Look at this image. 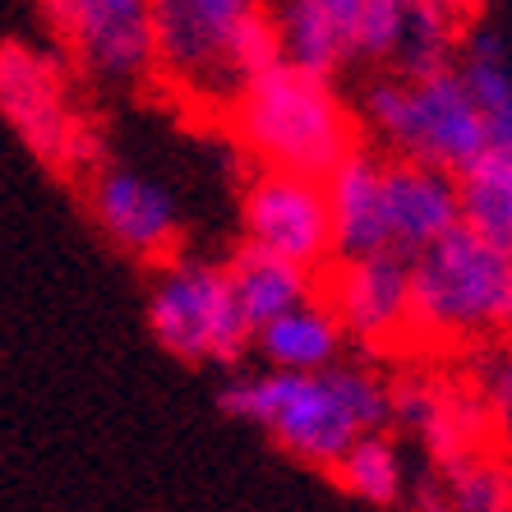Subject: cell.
I'll return each instance as SVG.
<instances>
[{"instance_id":"obj_1","label":"cell","mask_w":512,"mask_h":512,"mask_svg":"<svg viewBox=\"0 0 512 512\" xmlns=\"http://www.w3.org/2000/svg\"><path fill=\"white\" fill-rule=\"evenodd\" d=\"M222 411L259 425L268 439L305 466H328L365 434L393 420V383L365 365L333 360L328 370L240 374L217 393Z\"/></svg>"},{"instance_id":"obj_2","label":"cell","mask_w":512,"mask_h":512,"mask_svg":"<svg viewBox=\"0 0 512 512\" xmlns=\"http://www.w3.org/2000/svg\"><path fill=\"white\" fill-rule=\"evenodd\" d=\"M153 5L157 74L199 107H227L254 79L282 60L277 14L263 0H148Z\"/></svg>"},{"instance_id":"obj_3","label":"cell","mask_w":512,"mask_h":512,"mask_svg":"<svg viewBox=\"0 0 512 512\" xmlns=\"http://www.w3.org/2000/svg\"><path fill=\"white\" fill-rule=\"evenodd\" d=\"M231 125L263 167L328 176L356 148V116L337 97L333 74L273 60L245 79L231 102Z\"/></svg>"},{"instance_id":"obj_4","label":"cell","mask_w":512,"mask_h":512,"mask_svg":"<svg viewBox=\"0 0 512 512\" xmlns=\"http://www.w3.org/2000/svg\"><path fill=\"white\" fill-rule=\"evenodd\" d=\"M512 254L453 227L411 254V333L434 342H485L508 328Z\"/></svg>"},{"instance_id":"obj_5","label":"cell","mask_w":512,"mask_h":512,"mask_svg":"<svg viewBox=\"0 0 512 512\" xmlns=\"http://www.w3.org/2000/svg\"><path fill=\"white\" fill-rule=\"evenodd\" d=\"M360 120L393 157H420L448 171H462L489 148L485 116L453 65L374 79L360 97Z\"/></svg>"},{"instance_id":"obj_6","label":"cell","mask_w":512,"mask_h":512,"mask_svg":"<svg viewBox=\"0 0 512 512\" xmlns=\"http://www.w3.org/2000/svg\"><path fill=\"white\" fill-rule=\"evenodd\" d=\"M0 116L56 176H88L102 162V143L74 107L65 65L33 42H0Z\"/></svg>"},{"instance_id":"obj_7","label":"cell","mask_w":512,"mask_h":512,"mask_svg":"<svg viewBox=\"0 0 512 512\" xmlns=\"http://www.w3.org/2000/svg\"><path fill=\"white\" fill-rule=\"evenodd\" d=\"M148 333L157 346L190 365H236L254 346L227 268L203 259H167L148 291Z\"/></svg>"},{"instance_id":"obj_8","label":"cell","mask_w":512,"mask_h":512,"mask_svg":"<svg viewBox=\"0 0 512 512\" xmlns=\"http://www.w3.org/2000/svg\"><path fill=\"white\" fill-rule=\"evenodd\" d=\"M42 10L74 65L97 84L130 88L157 74L148 0H42Z\"/></svg>"},{"instance_id":"obj_9","label":"cell","mask_w":512,"mask_h":512,"mask_svg":"<svg viewBox=\"0 0 512 512\" xmlns=\"http://www.w3.org/2000/svg\"><path fill=\"white\" fill-rule=\"evenodd\" d=\"M240 222H245V245L282 254V259L300 263V268H310V273H319L323 263L337 254L333 208H328L323 176L263 167L259 176L245 185Z\"/></svg>"},{"instance_id":"obj_10","label":"cell","mask_w":512,"mask_h":512,"mask_svg":"<svg viewBox=\"0 0 512 512\" xmlns=\"http://www.w3.org/2000/svg\"><path fill=\"white\" fill-rule=\"evenodd\" d=\"M323 296L346 342L388 346L393 337L411 333V259L397 250L346 254Z\"/></svg>"},{"instance_id":"obj_11","label":"cell","mask_w":512,"mask_h":512,"mask_svg":"<svg viewBox=\"0 0 512 512\" xmlns=\"http://www.w3.org/2000/svg\"><path fill=\"white\" fill-rule=\"evenodd\" d=\"M88 208L102 236L139 263H167L180 250V213L157 180L97 162L88 171Z\"/></svg>"},{"instance_id":"obj_12","label":"cell","mask_w":512,"mask_h":512,"mask_svg":"<svg viewBox=\"0 0 512 512\" xmlns=\"http://www.w3.org/2000/svg\"><path fill=\"white\" fill-rule=\"evenodd\" d=\"M383 217L388 245L397 254H420L453 227H462L457 203V171L420 162V157H388L383 162Z\"/></svg>"},{"instance_id":"obj_13","label":"cell","mask_w":512,"mask_h":512,"mask_svg":"<svg viewBox=\"0 0 512 512\" xmlns=\"http://www.w3.org/2000/svg\"><path fill=\"white\" fill-rule=\"evenodd\" d=\"M383 162H388V157H379L356 143V148L323 176L328 208H333L337 259H346V254L393 250V245H388V217H383Z\"/></svg>"},{"instance_id":"obj_14","label":"cell","mask_w":512,"mask_h":512,"mask_svg":"<svg viewBox=\"0 0 512 512\" xmlns=\"http://www.w3.org/2000/svg\"><path fill=\"white\" fill-rule=\"evenodd\" d=\"M342 346V323L319 296L254 328V351L273 370H328L333 360H342Z\"/></svg>"},{"instance_id":"obj_15","label":"cell","mask_w":512,"mask_h":512,"mask_svg":"<svg viewBox=\"0 0 512 512\" xmlns=\"http://www.w3.org/2000/svg\"><path fill=\"white\" fill-rule=\"evenodd\" d=\"M227 277H231V291H236L240 310L245 319L259 328V323L277 319L282 310H296L305 300H314V273L300 268V263L282 259V254H268V250H245L227 263Z\"/></svg>"},{"instance_id":"obj_16","label":"cell","mask_w":512,"mask_h":512,"mask_svg":"<svg viewBox=\"0 0 512 512\" xmlns=\"http://www.w3.org/2000/svg\"><path fill=\"white\" fill-rule=\"evenodd\" d=\"M457 203L466 231L512 254V148L489 143L476 162H466L457 171Z\"/></svg>"},{"instance_id":"obj_17","label":"cell","mask_w":512,"mask_h":512,"mask_svg":"<svg viewBox=\"0 0 512 512\" xmlns=\"http://www.w3.org/2000/svg\"><path fill=\"white\" fill-rule=\"evenodd\" d=\"M462 79L476 97L480 116H485L489 143L512 148V70H508V47L494 28H476L466 37L462 51Z\"/></svg>"},{"instance_id":"obj_18","label":"cell","mask_w":512,"mask_h":512,"mask_svg":"<svg viewBox=\"0 0 512 512\" xmlns=\"http://www.w3.org/2000/svg\"><path fill=\"white\" fill-rule=\"evenodd\" d=\"M328 476H337V485L360 503H397L406 494V466H402V453H397V443L383 434V429H365L333 466H328Z\"/></svg>"},{"instance_id":"obj_19","label":"cell","mask_w":512,"mask_h":512,"mask_svg":"<svg viewBox=\"0 0 512 512\" xmlns=\"http://www.w3.org/2000/svg\"><path fill=\"white\" fill-rule=\"evenodd\" d=\"M277 33H282V60L305 65L319 74H337L351 56V37L314 5V0H282L277 5Z\"/></svg>"},{"instance_id":"obj_20","label":"cell","mask_w":512,"mask_h":512,"mask_svg":"<svg viewBox=\"0 0 512 512\" xmlns=\"http://www.w3.org/2000/svg\"><path fill=\"white\" fill-rule=\"evenodd\" d=\"M453 19L457 14L439 0H406L402 33H397L393 70L397 74H425L448 65L453 56Z\"/></svg>"},{"instance_id":"obj_21","label":"cell","mask_w":512,"mask_h":512,"mask_svg":"<svg viewBox=\"0 0 512 512\" xmlns=\"http://www.w3.org/2000/svg\"><path fill=\"white\" fill-rule=\"evenodd\" d=\"M443 503L466 512L512 508V471L485 453H457L443 462Z\"/></svg>"},{"instance_id":"obj_22","label":"cell","mask_w":512,"mask_h":512,"mask_svg":"<svg viewBox=\"0 0 512 512\" xmlns=\"http://www.w3.org/2000/svg\"><path fill=\"white\" fill-rule=\"evenodd\" d=\"M402 14H406V0H365L360 24H356V60L393 65L397 33H402Z\"/></svg>"},{"instance_id":"obj_23","label":"cell","mask_w":512,"mask_h":512,"mask_svg":"<svg viewBox=\"0 0 512 512\" xmlns=\"http://www.w3.org/2000/svg\"><path fill=\"white\" fill-rule=\"evenodd\" d=\"M485 393H489V402H494V411L512 425V346L485 356Z\"/></svg>"},{"instance_id":"obj_24","label":"cell","mask_w":512,"mask_h":512,"mask_svg":"<svg viewBox=\"0 0 512 512\" xmlns=\"http://www.w3.org/2000/svg\"><path fill=\"white\" fill-rule=\"evenodd\" d=\"M346 37H351V56H356V24H360V10H365V0H314Z\"/></svg>"},{"instance_id":"obj_25","label":"cell","mask_w":512,"mask_h":512,"mask_svg":"<svg viewBox=\"0 0 512 512\" xmlns=\"http://www.w3.org/2000/svg\"><path fill=\"white\" fill-rule=\"evenodd\" d=\"M439 5H448V10H453V14H462V5H466V0H439Z\"/></svg>"},{"instance_id":"obj_26","label":"cell","mask_w":512,"mask_h":512,"mask_svg":"<svg viewBox=\"0 0 512 512\" xmlns=\"http://www.w3.org/2000/svg\"><path fill=\"white\" fill-rule=\"evenodd\" d=\"M503 337H508V342H512V310H508V328H503Z\"/></svg>"}]
</instances>
